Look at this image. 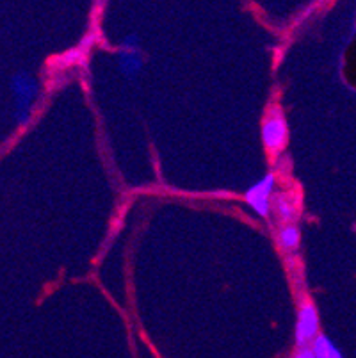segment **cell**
I'll return each instance as SVG.
<instances>
[{"mask_svg":"<svg viewBox=\"0 0 356 358\" xmlns=\"http://www.w3.org/2000/svg\"><path fill=\"white\" fill-rule=\"evenodd\" d=\"M289 139V129H287V122L283 118V113L280 107L273 106L267 115L264 116L262 122V143L269 154L276 155L280 154L287 145Z\"/></svg>","mask_w":356,"mask_h":358,"instance_id":"obj_1","label":"cell"},{"mask_svg":"<svg viewBox=\"0 0 356 358\" xmlns=\"http://www.w3.org/2000/svg\"><path fill=\"white\" fill-rule=\"evenodd\" d=\"M274 184H276V177L269 173L264 178H260L257 184H253L246 191V203L259 216L267 217L271 214V200H273L274 194Z\"/></svg>","mask_w":356,"mask_h":358,"instance_id":"obj_2","label":"cell"},{"mask_svg":"<svg viewBox=\"0 0 356 358\" xmlns=\"http://www.w3.org/2000/svg\"><path fill=\"white\" fill-rule=\"evenodd\" d=\"M319 334V314L312 301H303L296 321V344L308 346Z\"/></svg>","mask_w":356,"mask_h":358,"instance_id":"obj_3","label":"cell"},{"mask_svg":"<svg viewBox=\"0 0 356 358\" xmlns=\"http://www.w3.org/2000/svg\"><path fill=\"white\" fill-rule=\"evenodd\" d=\"M271 210L276 214L282 223H294L298 220L299 210H301V200L299 193L292 191H282V193H274L271 200Z\"/></svg>","mask_w":356,"mask_h":358,"instance_id":"obj_4","label":"cell"},{"mask_svg":"<svg viewBox=\"0 0 356 358\" xmlns=\"http://www.w3.org/2000/svg\"><path fill=\"white\" fill-rule=\"evenodd\" d=\"M299 241H301V234L299 229L294 223H285L278 232V243L282 246L283 252L294 253L299 248Z\"/></svg>","mask_w":356,"mask_h":358,"instance_id":"obj_5","label":"cell"},{"mask_svg":"<svg viewBox=\"0 0 356 358\" xmlns=\"http://www.w3.org/2000/svg\"><path fill=\"white\" fill-rule=\"evenodd\" d=\"M310 346H312L313 355H315L318 358H341L342 357L341 350H339V348L335 346V344H333L325 334L315 335V338L310 343Z\"/></svg>","mask_w":356,"mask_h":358,"instance_id":"obj_6","label":"cell"},{"mask_svg":"<svg viewBox=\"0 0 356 358\" xmlns=\"http://www.w3.org/2000/svg\"><path fill=\"white\" fill-rule=\"evenodd\" d=\"M296 357L299 358H315V355H313V350L312 346H299L298 351H296Z\"/></svg>","mask_w":356,"mask_h":358,"instance_id":"obj_7","label":"cell"}]
</instances>
